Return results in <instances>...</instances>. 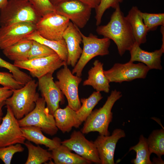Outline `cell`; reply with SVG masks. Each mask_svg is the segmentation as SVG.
I'll return each instance as SVG.
<instances>
[{
    "instance_id": "obj_1",
    "label": "cell",
    "mask_w": 164,
    "mask_h": 164,
    "mask_svg": "<svg viewBox=\"0 0 164 164\" xmlns=\"http://www.w3.org/2000/svg\"><path fill=\"white\" fill-rule=\"evenodd\" d=\"M96 31L98 34L112 40L121 56L126 51H129L135 42L130 24L119 5L115 9L108 24L97 26Z\"/></svg>"
},
{
    "instance_id": "obj_2",
    "label": "cell",
    "mask_w": 164,
    "mask_h": 164,
    "mask_svg": "<svg viewBox=\"0 0 164 164\" xmlns=\"http://www.w3.org/2000/svg\"><path fill=\"white\" fill-rule=\"evenodd\" d=\"M122 96L120 91L116 90L112 91L103 106L92 111L85 121L81 132L84 134L97 132L100 135H109L108 128L112 119V109L115 102Z\"/></svg>"
},
{
    "instance_id": "obj_3",
    "label": "cell",
    "mask_w": 164,
    "mask_h": 164,
    "mask_svg": "<svg viewBox=\"0 0 164 164\" xmlns=\"http://www.w3.org/2000/svg\"><path fill=\"white\" fill-rule=\"evenodd\" d=\"M38 83L31 80L20 88L13 90L12 95L5 101V105L11 108L18 120L20 119L35 108L39 97L36 91Z\"/></svg>"
},
{
    "instance_id": "obj_4",
    "label": "cell",
    "mask_w": 164,
    "mask_h": 164,
    "mask_svg": "<svg viewBox=\"0 0 164 164\" xmlns=\"http://www.w3.org/2000/svg\"><path fill=\"white\" fill-rule=\"evenodd\" d=\"M41 17L28 0H9L0 9V26L26 22L36 24Z\"/></svg>"
},
{
    "instance_id": "obj_5",
    "label": "cell",
    "mask_w": 164,
    "mask_h": 164,
    "mask_svg": "<svg viewBox=\"0 0 164 164\" xmlns=\"http://www.w3.org/2000/svg\"><path fill=\"white\" fill-rule=\"evenodd\" d=\"M83 48L81 56L72 73L79 77L82 76L83 69L91 59L97 56H104L109 53L110 39L104 37L99 38L92 33L86 36L80 32Z\"/></svg>"
},
{
    "instance_id": "obj_6",
    "label": "cell",
    "mask_w": 164,
    "mask_h": 164,
    "mask_svg": "<svg viewBox=\"0 0 164 164\" xmlns=\"http://www.w3.org/2000/svg\"><path fill=\"white\" fill-rule=\"evenodd\" d=\"M46 104L44 98L39 97L34 109L23 118L18 120L20 126H36L40 128L47 134L51 136L56 134L58 129L53 115L50 113Z\"/></svg>"
},
{
    "instance_id": "obj_7",
    "label": "cell",
    "mask_w": 164,
    "mask_h": 164,
    "mask_svg": "<svg viewBox=\"0 0 164 164\" xmlns=\"http://www.w3.org/2000/svg\"><path fill=\"white\" fill-rule=\"evenodd\" d=\"M56 76L58 80L55 83L66 97L68 105L77 111L81 105L79 97L78 88L82 78L72 74L67 64L57 72Z\"/></svg>"
},
{
    "instance_id": "obj_8",
    "label": "cell",
    "mask_w": 164,
    "mask_h": 164,
    "mask_svg": "<svg viewBox=\"0 0 164 164\" xmlns=\"http://www.w3.org/2000/svg\"><path fill=\"white\" fill-rule=\"evenodd\" d=\"M150 69L145 64H135L129 61L124 63H116L104 73L110 82L121 83L136 79L145 78Z\"/></svg>"
},
{
    "instance_id": "obj_9",
    "label": "cell",
    "mask_w": 164,
    "mask_h": 164,
    "mask_svg": "<svg viewBox=\"0 0 164 164\" xmlns=\"http://www.w3.org/2000/svg\"><path fill=\"white\" fill-rule=\"evenodd\" d=\"M70 20L55 12L48 13L40 19L36 23V30L43 38L58 40L63 36Z\"/></svg>"
},
{
    "instance_id": "obj_10",
    "label": "cell",
    "mask_w": 164,
    "mask_h": 164,
    "mask_svg": "<svg viewBox=\"0 0 164 164\" xmlns=\"http://www.w3.org/2000/svg\"><path fill=\"white\" fill-rule=\"evenodd\" d=\"M13 64L19 68L28 70L32 77L38 78L48 73L53 74L67 63L55 53L45 57L15 61Z\"/></svg>"
},
{
    "instance_id": "obj_11",
    "label": "cell",
    "mask_w": 164,
    "mask_h": 164,
    "mask_svg": "<svg viewBox=\"0 0 164 164\" xmlns=\"http://www.w3.org/2000/svg\"><path fill=\"white\" fill-rule=\"evenodd\" d=\"M54 6L56 12L71 20L78 28H83L90 18L92 9L79 0H66Z\"/></svg>"
},
{
    "instance_id": "obj_12",
    "label": "cell",
    "mask_w": 164,
    "mask_h": 164,
    "mask_svg": "<svg viewBox=\"0 0 164 164\" xmlns=\"http://www.w3.org/2000/svg\"><path fill=\"white\" fill-rule=\"evenodd\" d=\"M7 112L0 124V148L17 143L24 144V136L17 120L12 109L6 105Z\"/></svg>"
},
{
    "instance_id": "obj_13",
    "label": "cell",
    "mask_w": 164,
    "mask_h": 164,
    "mask_svg": "<svg viewBox=\"0 0 164 164\" xmlns=\"http://www.w3.org/2000/svg\"><path fill=\"white\" fill-rule=\"evenodd\" d=\"M61 144L92 162L101 164L98 151L94 142L87 139L81 131H74L70 138L61 141Z\"/></svg>"
},
{
    "instance_id": "obj_14",
    "label": "cell",
    "mask_w": 164,
    "mask_h": 164,
    "mask_svg": "<svg viewBox=\"0 0 164 164\" xmlns=\"http://www.w3.org/2000/svg\"><path fill=\"white\" fill-rule=\"evenodd\" d=\"M36 30V24L22 22L0 27V49L3 50Z\"/></svg>"
},
{
    "instance_id": "obj_15",
    "label": "cell",
    "mask_w": 164,
    "mask_h": 164,
    "mask_svg": "<svg viewBox=\"0 0 164 164\" xmlns=\"http://www.w3.org/2000/svg\"><path fill=\"white\" fill-rule=\"evenodd\" d=\"M53 73H49L38 79L39 89L46 102L50 113L53 115L64 102V95L53 80Z\"/></svg>"
},
{
    "instance_id": "obj_16",
    "label": "cell",
    "mask_w": 164,
    "mask_h": 164,
    "mask_svg": "<svg viewBox=\"0 0 164 164\" xmlns=\"http://www.w3.org/2000/svg\"><path fill=\"white\" fill-rule=\"evenodd\" d=\"M125 136L124 131L120 128L114 130L111 135H100L94 142L101 164H114V155L118 140Z\"/></svg>"
},
{
    "instance_id": "obj_17",
    "label": "cell",
    "mask_w": 164,
    "mask_h": 164,
    "mask_svg": "<svg viewBox=\"0 0 164 164\" xmlns=\"http://www.w3.org/2000/svg\"><path fill=\"white\" fill-rule=\"evenodd\" d=\"M80 32L78 27L70 21L63 36L68 51L67 64L73 67L76 65L82 51L80 46L82 42Z\"/></svg>"
},
{
    "instance_id": "obj_18",
    "label": "cell",
    "mask_w": 164,
    "mask_h": 164,
    "mask_svg": "<svg viewBox=\"0 0 164 164\" xmlns=\"http://www.w3.org/2000/svg\"><path fill=\"white\" fill-rule=\"evenodd\" d=\"M129 51L131 55L129 61L141 62L145 64L150 70L162 69L161 57L164 52V48L161 47L159 50L149 52L142 50L135 42Z\"/></svg>"
},
{
    "instance_id": "obj_19",
    "label": "cell",
    "mask_w": 164,
    "mask_h": 164,
    "mask_svg": "<svg viewBox=\"0 0 164 164\" xmlns=\"http://www.w3.org/2000/svg\"><path fill=\"white\" fill-rule=\"evenodd\" d=\"M103 66V63L96 60L93 66L89 70L87 79L84 81L83 85L91 86L96 91L108 93L110 82L104 74Z\"/></svg>"
},
{
    "instance_id": "obj_20",
    "label": "cell",
    "mask_w": 164,
    "mask_h": 164,
    "mask_svg": "<svg viewBox=\"0 0 164 164\" xmlns=\"http://www.w3.org/2000/svg\"><path fill=\"white\" fill-rule=\"evenodd\" d=\"M26 139L36 145H43L52 151L61 144V140L57 137L53 139L47 138L43 133L41 129L37 127L31 126L21 127Z\"/></svg>"
},
{
    "instance_id": "obj_21",
    "label": "cell",
    "mask_w": 164,
    "mask_h": 164,
    "mask_svg": "<svg viewBox=\"0 0 164 164\" xmlns=\"http://www.w3.org/2000/svg\"><path fill=\"white\" fill-rule=\"evenodd\" d=\"M141 12L136 6H133L126 16L131 26L135 42L139 46L146 42L148 32L143 22Z\"/></svg>"
},
{
    "instance_id": "obj_22",
    "label": "cell",
    "mask_w": 164,
    "mask_h": 164,
    "mask_svg": "<svg viewBox=\"0 0 164 164\" xmlns=\"http://www.w3.org/2000/svg\"><path fill=\"white\" fill-rule=\"evenodd\" d=\"M53 116L56 127L63 133L68 132L73 127L78 128L80 125L77 118L76 111L68 105L64 108L57 109Z\"/></svg>"
},
{
    "instance_id": "obj_23",
    "label": "cell",
    "mask_w": 164,
    "mask_h": 164,
    "mask_svg": "<svg viewBox=\"0 0 164 164\" xmlns=\"http://www.w3.org/2000/svg\"><path fill=\"white\" fill-rule=\"evenodd\" d=\"M51 151V159L55 164H90L92 163L77 154L72 153L67 147L61 144Z\"/></svg>"
},
{
    "instance_id": "obj_24",
    "label": "cell",
    "mask_w": 164,
    "mask_h": 164,
    "mask_svg": "<svg viewBox=\"0 0 164 164\" xmlns=\"http://www.w3.org/2000/svg\"><path fill=\"white\" fill-rule=\"evenodd\" d=\"M32 43V40L26 37L3 49L2 52L8 58L14 62L26 60H28Z\"/></svg>"
},
{
    "instance_id": "obj_25",
    "label": "cell",
    "mask_w": 164,
    "mask_h": 164,
    "mask_svg": "<svg viewBox=\"0 0 164 164\" xmlns=\"http://www.w3.org/2000/svg\"><path fill=\"white\" fill-rule=\"evenodd\" d=\"M26 38L43 44L53 50L63 61L66 62L68 57L67 45L63 39L58 40H53L45 39L35 30L28 35Z\"/></svg>"
},
{
    "instance_id": "obj_26",
    "label": "cell",
    "mask_w": 164,
    "mask_h": 164,
    "mask_svg": "<svg viewBox=\"0 0 164 164\" xmlns=\"http://www.w3.org/2000/svg\"><path fill=\"white\" fill-rule=\"evenodd\" d=\"M102 98L100 92L96 91L94 92L88 98L80 99L82 105L76 111L77 118L80 125L86 121L94 107Z\"/></svg>"
},
{
    "instance_id": "obj_27",
    "label": "cell",
    "mask_w": 164,
    "mask_h": 164,
    "mask_svg": "<svg viewBox=\"0 0 164 164\" xmlns=\"http://www.w3.org/2000/svg\"><path fill=\"white\" fill-rule=\"evenodd\" d=\"M24 144L28 153L25 164H41L52 159L51 153L39 145L35 146L29 141L26 142Z\"/></svg>"
},
{
    "instance_id": "obj_28",
    "label": "cell",
    "mask_w": 164,
    "mask_h": 164,
    "mask_svg": "<svg viewBox=\"0 0 164 164\" xmlns=\"http://www.w3.org/2000/svg\"><path fill=\"white\" fill-rule=\"evenodd\" d=\"M147 143L151 154L154 153L161 158L164 154V130L163 129L155 130L150 134Z\"/></svg>"
},
{
    "instance_id": "obj_29",
    "label": "cell",
    "mask_w": 164,
    "mask_h": 164,
    "mask_svg": "<svg viewBox=\"0 0 164 164\" xmlns=\"http://www.w3.org/2000/svg\"><path fill=\"white\" fill-rule=\"evenodd\" d=\"M133 150L136 154L135 159L132 162L135 164H151L150 160V153L149 149L147 139L141 135L138 143L135 145L131 147L129 151Z\"/></svg>"
},
{
    "instance_id": "obj_30",
    "label": "cell",
    "mask_w": 164,
    "mask_h": 164,
    "mask_svg": "<svg viewBox=\"0 0 164 164\" xmlns=\"http://www.w3.org/2000/svg\"><path fill=\"white\" fill-rule=\"evenodd\" d=\"M141 15L148 32L155 30L158 26H164V13H150L141 12Z\"/></svg>"
},
{
    "instance_id": "obj_31",
    "label": "cell",
    "mask_w": 164,
    "mask_h": 164,
    "mask_svg": "<svg viewBox=\"0 0 164 164\" xmlns=\"http://www.w3.org/2000/svg\"><path fill=\"white\" fill-rule=\"evenodd\" d=\"M0 67L8 70L12 74L15 79L23 85L32 79L30 76L21 70L18 67L14 64L6 61L1 57Z\"/></svg>"
},
{
    "instance_id": "obj_32",
    "label": "cell",
    "mask_w": 164,
    "mask_h": 164,
    "mask_svg": "<svg viewBox=\"0 0 164 164\" xmlns=\"http://www.w3.org/2000/svg\"><path fill=\"white\" fill-rule=\"evenodd\" d=\"M55 53H56L53 50L47 46L36 41L32 40V46L29 53L28 60L45 57Z\"/></svg>"
},
{
    "instance_id": "obj_33",
    "label": "cell",
    "mask_w": 164,
    "mask_h": 164,
    "mask_svg": "<svg viewBox=\"0 0 164 164\" xmlns=\"http://www.w3.org/2000/svg\"><path fill=\"white\" fill-rule=\"evenodd\" d=\"M21 144L17 143L0 148V159L5 164H11L14 154L22 152L24 150V149Z\"/></svg>"
},
{
    "instance_id": "obj_34",
    "label": "cell",
    "mask_w": 164,
    "mask_h": 164,
    "mask_svg": "<svg viewBox=\"0 0 164 164\" xmlns=\"http://www.w3.org/2000/svg\"><path fill=\"white\" fill-rule=\"evenodd\" d=\"M123 0H101L98 6L95 9V18L96 25L99 26L101 24L103 15L106 10L112 8L114 9Z\"/></svg>"
},
{
    "instance_id": "obj_35",
    "label": "cell",
    "mask_w": 164,
    "mask_h": 164,
    "mask_svg": "<svg viewBox=\"0 0 164 164\" xmlns=\"http://www.w3.org/2000/svg\"><path fill=\"white\" fill-rule=\"evenodd\" d=\"M41 16L55 12L54 6L49 0H28Z\"/></svg>"
},
{
    "instance_id": "obj_36",
    "label": "cell",
    "mask_w": 164,
    "mask_h": 164,
    "mask_svg": "<svg viewBox=\"0 0 164 164\" xmlns=\"http://www.w3.org/2000/svg\"><path fill=\"white\" fill-rule=\"evenodd\" d=\"M0 84L12 90L20 88L24 85L16 81L12 73L2 72H0Z\"/></svg>"
},
{
    "instance_id": "obj_37",
    "label": "cell",
    "mask_w": 164,
    "mask_h": 164,
    "mask_svg": "<svg viewBox=\"0 0 164 164\" xmlns=\"http://www.w3.org/2000/svg\"><path fill=\"white\" fill-rule=\"evenodd\" d=\"M13 90L3 87H0V103L5 101L12 94Z\"/></svg>"
},
{
    "instance_id": "obj_38",
    "label": "cell",
    "mask_w": 164,
    "mask_h": 164,
    "mask_svg": "<svg viewBox=\"0 0 164 164\" xmlns=\"http://www.w3.org/2000/svg\"><path fill=\"white\" fill-rule=\"evenodd\" d=\"M90 6L91 9H95L99 5L101 0H79Z\"/></svg>"
},
{
    "instance_id": "obj_39",
    "label": "cell",
    "mask_w": 164,
    "mask_h": 164,
    "mask_svg": "<svg viewBox=\"0 0 164 164\" xmlns=\"http://www.w3.org/2000/svg\"><path fill=\"white\" fill-rule=\"evenodd\" d=\"M5 105V101L0 103V124L1 123L2 118H3V113L2 112V108Z\"/></svg>"
},
{
    "instance_id": "obj_40",
    "label": "cell",
    "mask_w": 164,
    "mask_h": 164,
    "mask_svg": "<svg viewBox=\"0 0 164 164\" xmlns=\"http://www.w3.org/2000/svg\"><path fill=\"white\" fill-rule=\"evenodd\" d=\"M51 3L54 6L58 3L68 0H49Z\"/></svg>"
},
{
    "instance_id": "obj_41",
    "label": "cell",
    "mask_w": 164,
    "mask_h": 164,
    "mask_svg": "<svg viewBox=\"0 0 164 164\" xmlns=\"http://www.w3.org/2000/svg\"><path fill=\"white\" fill-rule=\"evenodd\" d=\"M9 0H0V9L4 7L7 4Z\"/></svg>"
}]
</instances>
